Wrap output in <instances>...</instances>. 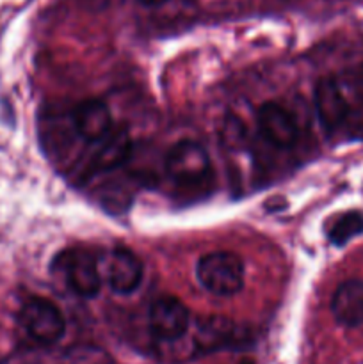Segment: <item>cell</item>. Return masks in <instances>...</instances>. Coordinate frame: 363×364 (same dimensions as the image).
Here are the masks:
<instances>
[{"instance_id": "obj_1", "label": "cell", "mask_w": 363, "mask_h": 364, "mask_svg": "<svg viewBox=\"0 0 363 364\" xmlns=\"http://www.w3.org/2000/svg\"><path fill=\"white\" fill-rule=\"evenodd\" d=\"M196 276L201 287L219 297L238 294L244 284V263L228 251L209 252L196 265Z\"/></svg>"}, {"instance_id": "obj_2", "label": "cell", "mask_w": 363, "mask_h": 364, "mask_svg": "<svg viewBox=\"0 0 363 364\" xmlns=\"http://www.w3.org/2000/svg\"><path fill=\"white\" fill-rule=\"evenodd\" d=\"M166 174L178 185L196 187L209 180L212 164L209 153L196 141H180L167 151L164 162Z\"/></svg>"}, {"instance_id": "obj_3", "label": "cell", "mask_w": 363, "mask_h": 364, "mask_svg": "<svg viewBox=\"0 0 363 364\" xmlns=\"http://www.w3.org/2000/svg\"><path fill=\"white\" fill-rule=\"evenodd\" d=\"M20 326L31 340L39 345H53L66 333V320L52 301L32 297L21 306Z\"/></svg>"}, {"instance_id": "obj_4", "label": "cell", "mask_w": 363, "mask_h": 364, "mask_svg": "<svg viewBox=\"0 0 363 364\" xmlns=\"http://www.w3.org/2000/svg\"><path fill=\"white\" fill-rule=\"evenodd\" d=\"M57 270H63L64 279L75 295L82 299H93L100 294L102 276H100L96 258L85 249H68L60 252L53 262Z\"/></svg>"}, {"instance_id": "obj_5", "label": "cell", "mask_w": 363, "mask_h": 364, "mask_svg": "<svg viewBox=\"0 0 363 364\" xmlns=\"http://www.w3.org/2000/svg\"><path fill=\"white\" fill-rule=\"evenodd\" d=\"M148 322L153 336L162 341H177L187 333L191 315L184 302L167 295L153 302L148 313Z\"/></svg>"}, {"instance_id": "obj_6", "label": "cell", "mask_w": 363, "mask_h": 364, "mask_svg": "<svg viewBox=\"0 0 363 364\" xmlns=\"http://www.w3.org/2000/svg\"><path fill=\"white\" fill-rule=\"evenodd\" d=\"M315 109L322 127L330 134L340 130L349 114L347 92L342 87L340 80L326 77L315 87Z\"/></svg>"}, {"instance_id": "obj_7", "label": "cell", "mask_w": 363, "mask_h": 364, "mask_svg": "<svg viewBox=\"0 0 363 364\" xmlns=\"http://www.w3.org/2000/svg\"><path fill=\"white\" fill-rule=\"evenodd\" d=\"M258 128L263 139L274 148H292L298 142V123L292 114L276 102H267L260 107Z\"/></svg>"}, {"instance_id": "obj_8", "label": "cell", "mask_w": 363, "mask_h": 364, "mask_svg": "<svg viewBox=\"0 0 363 364\" xmlns=\"http://www.w3.org/2000/svg\"><path fill=\"white\" fill-rule=\"evenodd\" d=\"M142 279V263L130 249L116 247L107 263V283L112 291L128 295L135 291Z\"/></svg>"}, {"instance_id": "obj_9", "label": "cell", "mask_w": 363, "mask_h": 364, "mask_svg": "<svg viewBox=\"0 0 363 364\" xmlns=\"http://www.w3.org/2000/svg\"><path fill=\"white\" fill-rule=\"evenodd\" d=\"M75 132L88 142H100L112 130L109 107L100 100H85L73 110Z\"/></svg>"}, {"instance_id": "obj_10", "label": "cell", "mask_w": 363, "mask_h": 364, "mask_svg": "<svg viewBox=\"0 0 363 364\" xmlns=\"http://www.w3.org/2000/svg\"><path fill=\"white\" fill-rule=\"evenodd\" d=\"M331 313L344 327L363 326V281H344L331 299Z\"/></svg>"}, {"instance_id": "obj_11", "label": "cell", "mask_w": 363, "mask_h": 364, "mask_svg": "<svg viewBox=\"0 0 363 364\" xmlns=\"http://www.w3.org/2000/svg\"><path fill=\"white\" fill-rule=\"evenodd\" d=\"M98 149L95 151L91 160V169L95 173H107L116 167L123 166L132 156V137L125 128L110 130L105 139L98 142Z\"/></svg>"}, {"instance_id": "obj_12", "label": "cell", "mask_w": 363, "mask_h": 364, "mask_svg": "<svg viewBox=\"0 0 363 364\" xmlns=\"http://www.w3.org/2000/svg\"><path fill=\"white\" fill-rule=\"evenodd\" d=\"M359 233H363V215L359 212H349L335 220L327 237L335 245H344Z\"/></svg>"}, {"instance_id": "obj_13", "label": "cell", "mask_w": 363, "mask_h": 364, "mask_svg": "<svg viewBox=\"0 0 363 364\" xmlns=\"http://www.w3.org/2000/svg\"><path fill=\"white\" fill-rule=\"evenodd\" d=\"M231 336H233V329H231L230 323L224 322V320H212L201 327L198 343L205 350H216V348L226 347Z\"/></svg>"}, {"instance_id": "obj_14", "label": "cell", "mask_w": 363, "mask_h": 364, "mask_svg": "<svg viewBox=\"0 0 363 364\" xmlns=\"http://www.w3.org/2000/svg\"><path fill=\"white\" fill-rule=\"evenodd\" d=\"M342 128L349 139L363 141V100H349V114Z\"/></svg>"}, {"instance_id": "obj_15", "label": "cell", "mask_w": 363, "mask_h": 364, "mask_svg": "<svg viewBox=\"0 0 363 364\" xmlns=\"http://www.w3.org/2000/svg\"><path fill=\"white\" fill-rule=\"evenodd\" d=\"M141 4H144V6L148 7H157V6H162L164 2H167V0H139Z\"/></svg>"}]
</instances>
